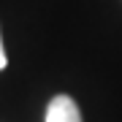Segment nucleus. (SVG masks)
<instances>
[{"label":"nucleus","mask_w":122,"mask_h":122,"mask_svg":"<svg viewBox=\"0 0 122 122\" xmlns=\"http://www.w3.org/2000/svg\"><path fill=\"white\" fill-rule=\"evenodd\" d=\"M46 122H81V111L71 95H54L46 106Z\"/></svg>","instance_id":"f257e3e1"},{"label":"nucleus","mask_w":122,"mask_h":122,"mask_svg":"<svg viewBox=\"0 0 122 122\" xmlns=\"http://www.w3.org/2000/svg\"><path fill=\"white\" fill-rule=\"evenodd\" d=\"M8 65V57H5V49H3V38H0V71Z\"/></svg>","instance_id":"f03ea898"}]
</instances>
